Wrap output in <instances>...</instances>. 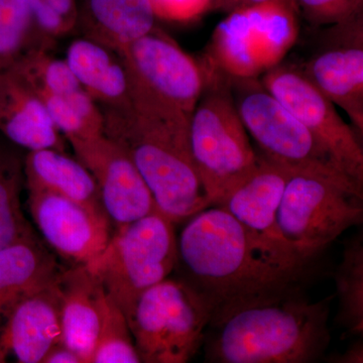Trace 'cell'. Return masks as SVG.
Wrapping results in <instances>:
<instances>
[{
	"label": "cell",
	"instance_id": "obj_30",
	"mask_svg": "<svg viewBox=\"0 0 363 363\" xmlns=\"http://www.w3.org/2000/svg\"><path fill=\"white\" fill-rule=\"evenodd\" d=\"M157 18L185 23L209 11L213 0H150Z\"/></svg>",
	"mask_w": 363,
	"mask_h": 363
},
{
	"label": "cell",
	"instance_id": "obj_2",
	"mask_svg": "<svg viewBox=\"0 0 363 363\" xmlns=\"http://www.w3.org/2000/svg\"><path fill=\"white\" fill-rule=\"evenodd\" d=\"M104 135L128 155L154 196L157 210L173 223L209 207L191 154L190 118L100 107Z\"/></svg>",
	"mask_w": 363,
	"mask_h": 363
},
{
	"label": "cell",
	"instance_id": "obj_26",
	"mask_svg": "<svg viewBox=\"0 0 363 363\" xmlns=\"http://www.w3.org/2000/svg\"><path fill=\"white\" fill-rule=\"evenodd\" d=\"M35 47L40 45L25 0H0V73Z\"/></svg>",
	"mask_w": 363,
	"mask_h": 363
},
{
	"label": "cell",
	"instance_id": "obj_11",
	"mask_svg": "<svg viewBox=\"0 0 363 363\" xmlns=\"http://www.w3.org/2000/svg\"><path fill=\"white\" fill-rule=\"evenodd\" d=\"M259 80L304 124L338 168L363 188L362 135L343 121L336 105L312 85L295 64L281 62Z\"/></svg>",
	"mask_w": 363,
	"mask_h": 363
},
{
	"label": "cell",
	"instance_id": "obj_28",
	"mask_svg": "<svg viewBox=\"0 0 363 363\" xmlns=\"http://www.w3.org/2000/svg\"><path fill=\"white\" fill-rule=\"evenodd\" d=\"M40 47L52 50L60 39L78 30L79 0H25Z\"/></svg>",
	"mask_w": 363,
	"mask_h": 363
},
{
	"label": "cell",
	"instance_id": "obj_15",
	"mask_svg": "<svg viewBox=\"0 0 363 363\" xmlns=\"http://www.w3.org/2000/svg\"><path fill=\"white\" fill-rule=\"evenodd\" d=\"M56 279L20 298L2 318L0 363L9 357L20 363H42L47 353L62 342Z\"/></svg>",
	"mask_w": 363,
	"mask_h": 363
},
{
	"label": "cell",
	"instance_id": "obj_18",
	"mask_svg": "<svg viewBox=\"0 0 363 363\" xmlns=\"http://www.w3.org/2000/svg\"><path fill=\"white\" fill-rule=\"evenodd\" d=\"M0 133L28 150L66 152V138L32 86L9 69L0 73Z\"/></svg>",
	"mask_w": 363,
	"mask_h": 363
},
{
	"label": "cell",
	"instance_id": "obj_16",
	"mask_svg": "<svg viewBox=\"0 0 363 363\" xmlns=\"http://www.w3.org/2000/svg\"><path fill=\"white\" fill-rule=\"evenodd\" d=\"M292 174L259 154L255 169L226 196L219 207L267 245L304 259L283 240L277 224L279 204Z\"/></svg>",
	"mask_w": 363,
	"mask_h": 363
},
{
	"label": "cell",
	"instance_id": "obj_21",
	"mask_svg": "<svg viewBox=\"0 0 363 363\" xmlns=\"http://www.w3.org/2000/svg\"><path fill=\"white\" fill-rule=\"evenodd\" d=\"M23 174L26 187L63 196L108 218L94 177L77 157L56 150H33L23 162Z\"/></svg>",
	"mask_w": 363,
	"mask_h": 363
},
{
	"label": "cell",
	"instance_id": "obj_29",
	"mask_svg": "<svg viewBox=\"0 0 363 363\" xmlns=\"http://www.w3.org/2000/svg\"><path fill=\"white\" fill-rule=\"evenodd\" d=\"M298 14L315 28L344 23L363 14V0H295Z\"/></svg>",
	"mask_w": 363,
	"mask_h": 363
},
{
	"label": "cell",
	"instance_id": "obj_27",
	"mask_svg": "<svg viewBox=\"0 0 363 363\" xmlns=\"http://www.w3.org/2000/svg\"><path fill=\"white\" fill-rule=\"evenodd\" d=\"M125 315L107 296L101 328L91 363H140Z\"/></svg>",
	"mask_w": 363,
	"mask_h": 363
},
{
	"label": "cell",
	"instance_id": "obj_23",
	"mask_svg": "<svg viewBox=\"0 0 363 363\" xmlns=\"http://www.w3.org/2000/svg\"><path fill=\"white\" fill-rule=\"evenodd\" d=\"M52 51L33 48L11 69L20 74L35 92L65 99L91 125L104 133V116L99 105L83 89L65 60L52 56Z\"/></svg>",
	"mask_w": 363,
	"mask_h": 363
},
{
	"label": "cell",
	"instance_id": "obj_20",
	"mask_svg": "<svg viewBox=\"0 0 363 363\" xmlns=\"http://www.w3.org/2000/svg\"><path fill=\"white\" fill-rule=\"evenodd\" d=\"M150 0H79L78 28L116 52L156 26Z\"/></svg>",
	"mask_w": 363,
	"mask_h": 363
},
{
	"label": "cell",
	"instance_id": "obj_17",
	"mask_svg": "<svg viewBox=\"0 0 363 363\" xmlns=\"http://www.w3.org/2000/svg\"><path fill=\"white\" fill-rule=\"evenodd\" d=\"M56 286L62 343L77 353L83 363H91L101 328L107 294L86 266L62 269Z\"/></svg>",
	"mask_w": 363,
	"mask_h": 363
},
{
	"label": "cell",
	"instance_id": "obj_10",
	"mask_svg": "<svg viewBox=\"0 0 363 363\" xmlns=\"http://www.w3.org/2000/svg\"><path fill=\"white\" fill-rule=\"evenodd\" d=\"M128 324L140 362L186 363L204 344L209 315L183 281L169 277L138 298Z\"/></svg>",
	"mask_w": 363,
	"mask_h": 363
},
{
	"label": "cell",
	"instance_id": "obj_14",
	"mask_svg": "<svg viewBox=\"0 0 363 363\" xmlns=\"http://www.w3.org/2000/svg\"><path fill=\"white\" fill-rule=\"evenodd\" d=\"M68 143L76 157L94 177L102 205L114 229L157 209L140 171L116 143L104 135Z\"/></svg>",
	"mask_w": 363,
	"mask_h": 363
},
{
	"label": "cell",
	"instance_id": "obj_32",
	"mask_svg": "<svg viewBox=\"0 0 363 363\" xmlns=\"http://www.w3.org/2000/svg\"><path fill=\"white\" fill-rule=\"evenodd\" d=\"M42 363H83L77 353L63 343L57 344L47 353Z\"/></svg>",
	"mask_w": 363,
	"mask_h": 363
},
{
	"label": "cell",
	"instance_id": "obj_12",
	"mask_svg": "<svg viewBox=\"0 0 363 363\" xmlns=\"http://www.w3.org/2000/svg\"><path fill=\"white\" fill-rule=\"evenodd\" d=\"M315 30L312 52L295 65L322 94L345 111L362 135L363 14Z\"/></svg>",
	"mask_w": 363,
	"mask_h": 363
},
{
	"label": "cell",
	"instance_id": "obj_24",
	"mask_svg": "<svg viewBox=\"0 0 363 363\" xmlns=\"http://www.w3.org/2000/svg\"><path fill=\"white\" fill-rule=\"evenodd\" d=\"M338 313L336 321L351 336L363 334V240L353 236L344 245L342 259L334 274Z\"/></svg>",
	"mask_w": 363,
	"mask_h": 363
},
{
	"label": "cell",
	"instance_id": "obj_13",
	"mask_svg": "<svg viewBox=\"0 0 363 363\" xmlns=\"http://www.w3.org/2000/svg\"><path fill=\"white\" fill-rule=\"evenodd\" d=\"M28 188V205L48 247L70 266H87L114 233L107 217L82 204L42 189Z\"/></svg>",
	"mask_w": 363,
	"mask_h": 363
},
{
	"label": "cell",
	"instance_id": "obj_25",
	"mask_svg": "<svg viewBox=\"0 0 363 363\" xmlns=\"http://www.w3.org/2000/svg\"><path fill=\"white\" fill-rule=\"evenodd\" d=\"M23 162L0 142V250L35 235L21 204Z\"/></svg>",
	"mask_w": 363,
	"mask_h": 363
},
{
	"label": "cell",
	"instance_id": "obj_7",
	"mask_svg": "<svg viewBox=\"0 0 363 363\" xmlns=\"http://www.w3.org/2000/svg\"><path fill=\"white\" fill-rule=\"evenodd\" d=\"M298 16L295 0L227 13L215 28L205 60L230 78H260L281 64L295 45Z\"/></svg>",
	"mask_w": 363,
	"mask_h": 363
},
{
	"label": "cell",
	"instance_id": "obj_8",
	"mask_svg": "<svg viewBox=\"0 0 363 363\" xmlns=\"http://www.w3.org/2000/svg\"><path fill=\"white\" fill-rule=\"evenodd\" d=\"M117 54L128 73L131 107L192 116L206 80L202 61L157 26Z\"/></svg>",
	"mask_w": 363,
	"mask_h": 363
},
{
	"label": "cell",
	"instance_id": "obj_19",
	"mask_svg": "<svg viewBox=\"0 0 363 363\" xmlns=\"http://www.w3.org/2000/svg\"><path fill=\"white\" fill-rule=\"evenodd\" d=\"M64 60L83 89L99 107H130L128 73L117 52L83 37L69 45Z\"/></svg>",
	"mask_w": 363,
	"mask_h": 363
},
{
	"label": "cell",
	"instance_id": "obj_5",
	"mask_svg": "<svg viewBox=\"0 0 363 363\" xmlns=\"http://www.w3.org/2000/svg\"><path fill=\"white\" fill-rule=\"evenodd\" d=\"M175 223L159 210L114 229L104 252L87 264L130 320L138 298L175 272Z\"/></svg>",
	"mask_w": 363,
	"mask_h": 363
},
{
	"label": "cell",
	"instance_id": "obj_22",
	"mask_svg": "<svg viewBox=\"0 0 363 363\" xmlns=\"http://www.w3.org/2000/svg\"><path fill=\"white\" fill-rule=\"evenodd\" d=\"M63 269L35 235L0 250V321L20 298L52 283Z\"/></svg>",
	"mask_w": 363,
	"mask_h": 363
},
{
	"label": "cell",
	"instance_id": "obj_3",
	"mask_svg": "<svg viewBox=\"0 0 363 363\" xmlns=\"http://www.w3.org/2000/svg\"><path fill=\"white\" fill-rule=\"evenodd\" d=\"M334 296L311 302L304 295L235 313L205 339V360L214 363H313L330 344Z\"/></svg>",
	"mask_w": 363,
	"mask_h": 363
},
{
	"label": "cell",
	"instance_id": "obj_6",
	"mask_svg": "<svg viewBox=\"0 0 363 363\" xmlns=\"http://www.w3.org/2000/svg\"><path fill=\"white\" fill-rule=\"evenodd\" d=\"M236 109L259 154L293 173L323 177L363 194V188L338 168L304 124L260 82L259 78L233 79Z\"/></svg>",
	"mask_w": 363,
	"mask_h": 363
},
{
	"label": "cell",
	"instance_id": "obj_9",
	"mask_svg": "<svg viewBox=\"0 0 363 363\" xmlns=\"http://www.w3.org/2000/svg\"><path fill=\"white\" fill-rule=\"evenodd\" d=\"M363 221V194L323 177L293 173L279 204L281 238L304 259H319L327 247Z\"/></svg>",
	"mask_w": 363,
	"mask_h": 363
},
{
	"label": "cell",
	"instance_id": "obj_33",
	"mask_svg": "<svg viewBox=\"0 0 363 363\" xmlns=\"http://www.w3.org/2000/svg\"><path fill=\"white\" fill-rule=\"evenodd\" d=\"M328 362L336 363H362L363 343L362 339L352 343L343 354L329 358Z\"/></svg>",
	"mask_w": 363,
	"mask_h": 363
},
{
	"label": "cell",
	"instance_id": "obj_4",
	"mask_svg": "<svg viewBox=\"0 0 363 363\" xmlns=\"http://www.w3.org/2000/svg\"><path fill=\"white\" fill-rule=\"evenodd\" d=\"M202 62L206 80L191 116L189 140L209 206H220L255 169L259 154L236 109L231 78Z\"/></svg>",
	"mask_w": 363,
	"mask_h": 363
},
{
	"label": "cell",
	"instance_id": "obj_1",
	"mask_svg": "<svg viewBox=\"0 0 363 363\" xmlns=\"http://www.w3.org/2000/svg\"><path fill=\"white\" fill-rule=\"evenodd\" d=\"M186 221L177 238L175 271L201 301L211 329L242 310L304 295L319 272V259L271 247L222 207Z\"/></svg>",
	"mask_w": 363,
	"mask_h": 363
},
{
	"label": "cell",
	"instance_id": "obj_31",
	"mask_svg": "<svg viewBox=\"0 0 363 363\" xmlns=\"http://www.w3.org/2000/svg\"><path fill=\"white\" fill-rule=\"evenodd\" d=\"M272 1H281V0H213L209 11L229 13L238 11V9H245V7Z\"/></svg>",
	"mask_w": 363,
	"mask_h": 363
}]
</instances>
